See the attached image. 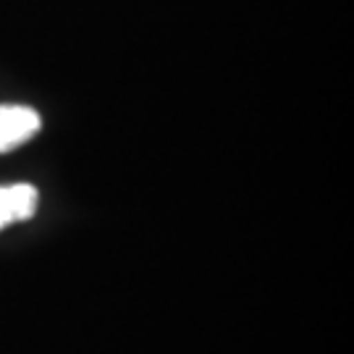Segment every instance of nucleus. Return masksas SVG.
<instances>
[{"mask_svg":"<svg viewBox=\"0 0 354 354\" xmlns=\"http://www.w3.org/2000/svg\"><path fill=\"white\" fill-rule=\"evenodd\" d=\"M39 131V115L24 105H3L0 108V152L16 150Z\"/></svg>","mask_w":354,"mask_h":354,"instance_id":"obj_1","label":"nucleus"},{"mask_svg":"<svg viewBox=\"0 0 354 354\" xmlns=\"http://www.w3.org/2000/svg\"><path fill=\"white\" fill-rule=\"evenodd\" d=\"M39 194L32 184L0 187V228L13 221H29L37 210Z\"/></svg>","mask_w":354,"mask_h":354,"instance_id":"obj_2","label":"nucleus"}]
</instances>
